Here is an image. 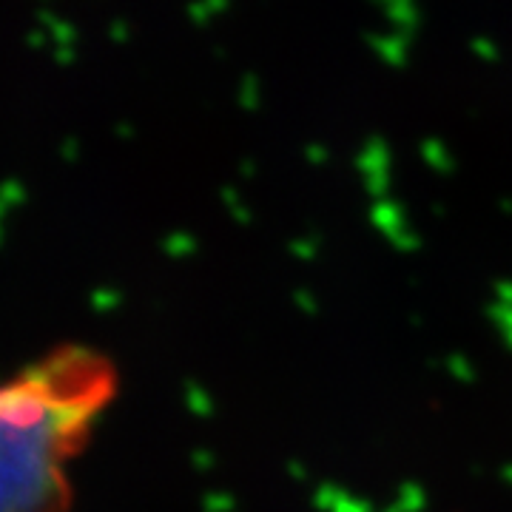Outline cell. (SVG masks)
Instances as JSON below:
<instances>
[{
    "label": "cell",
    "mask_w": 512,
    "mask_h": 512,
    "mask_svg": "<svg viewBox=\"0 0 512 512\" xmlns=\"http://www.w3.org/2000/svg\"><path fill=\"white\" fill-rule=\"evenodd\" d=\"M111 393V367L77 348L0 387V512L66 510V461Z\"/></svg>",
    "instance_id": "obj_1"
}]
</instances>
